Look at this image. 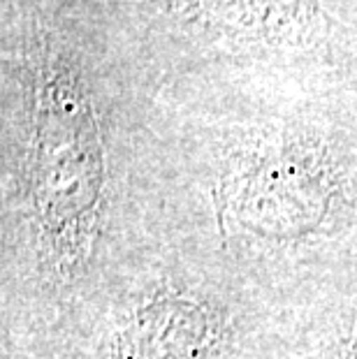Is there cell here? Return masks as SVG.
Here are the masks:
<instances>
[{"label": "cell", "mask_w": 357, "mask_h": 359, "mask_svg": "<svg viewBox=\"0 0 357 359\" xmlns=\"http://www.w3.org/2000/svg\"><path fill=\"white\" fill-rule=\"evenodd\" d=\"M337 188L323 149L276 144L241 158L218 186L220 209L246 230L288 239L321 227Z\"/></svg>", "instance_id": "7a4b0ae2"}, {"label": "cell", "mask_w": 357, "mask_h": 359, "mask_svg": "<svg viewBox=\"0 0 357 359\" xmlns=\"http://www.w3.org/2000/svg\"><path fill=\"white\" fill-rule=\"evenodd\" d=\"M332 359H357V325L348 332V336L337 348V353L332 355Z\"/></svg>", "instance_id": "5b68a950"}, {"label": "cell", "mask_w": 357, "mask_h": 359, "mask_svg": "<svg viewBox=\"0 0 357 359\" xmlns=\"http://www.w3.org/2000/svg\"><path fill=\"white\" fill-rule=\"evenodd\" d=\"M28 190L47 257L58 269L77 266L100 213L102 149L93 109L70 67H47L37 81Z\"/></svg>", "instance_id": "6da1fadb"}, {"label": "cell", "mask_w": 357, "mask_h": 359, "mask_svg": "<svg viewBox=\"0 0 357 359\" xmlns=\"http://www.w3.org/2000/svg\"><path fill=\"white\" fill-rule=\"evenodd\" d=\"M223 323L209 302L181 292H156L114 332L107 359H211Z\"/></svg>", "instance_id": "3957f363"}, {"label": "cell", "mask_w": 357, "mask_h": 359, "mask_svg": "<svg viewBox=\"0 0 357 359\" xmlns=\"http://www.w3.org/2000/svg\"><path fill=\"white\" fill-rule=\"evenodd\" d=\"M174 12L218 33L264 42H299L321 33L328 14L316 0H167Z\"/></svg>", "instance_id": "277c9868"}]
</instances>
